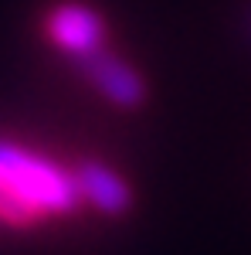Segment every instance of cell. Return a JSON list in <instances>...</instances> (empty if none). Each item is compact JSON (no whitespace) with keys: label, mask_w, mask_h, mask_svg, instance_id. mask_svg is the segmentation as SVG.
Returning a JSON list of instances; mask_svg holds the SVG:
<instances>
[{"label":"cell","mask_w":251,"mask_h":255,"mask_svg":"<svg viewBox=\"0 0 251 255\" xmlns=\"http://www.w3.org/2000/svg\"><path fill=\"white\" fill-rule=\"evenodd\" d=\"M78 180L65 177L58 167L24 153L14 143L0 139V211L7 215H31L38 208L48 211H72L78 204Z\"/></svg>","instance_id":"1"},{"label":"cell","mask_w":251,"mask_h":255,"mask_svg":"<svg viewBox=\"0 0 251 255\" xmlns=\"http://www.w3.org/2000/svg\"><path fill=\"white\" fill-rule=\"evenodd\" d=\"M82 68H85V75L95 82L116 106L133 109V106L143 102V82H139V75H136L129 65H122L116 55H109L105 48H98L88 58H82Z\"/></svg>","instance_id":"2"},{"label":"cell","mask_w":251,"mask_h":255,"mask_svg":"<svg viewBox=\"0 0 251 255\" xmlns=\"http://www.w3.org/2000/svg\"><path fill=\"white\" fill-rule=\"evenodd\" d=\"M51 34H55V41H58L68 55H75L78 61L88 58L92 51H98V48H102V38H105L102 20H98L92 10L78 7V3L58 7V10L51 14Z\"/></svg>","instance_id":"3"},{"label":"cell","mask_w":251,"mask_h":255,"mask_svg":"<svg viewBox=\"0 0 251 255\" xmlns=\"http://www.w3.org/2000/svg\"><path fill=\"white\" fill-rule=\"evenodd\" d=\"M78 191L88 197L95 208H102L105 215H122L129 204H133V194H129V187L122 184V177L112 174L109 167H102V163H82L78 167Z\"/></svg>","instance_id":"4"}]
</instances>
